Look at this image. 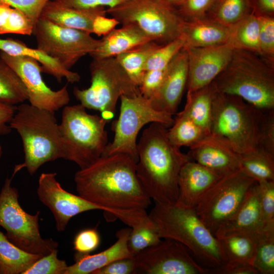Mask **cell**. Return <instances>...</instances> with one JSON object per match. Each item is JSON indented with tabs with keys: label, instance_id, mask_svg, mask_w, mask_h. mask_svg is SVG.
Wrapping results in <instances>:
<instances>
[{
	"label": "cell",
	"instance_id": "cell-1",
	"mask_svg": "<svg viewBox=\"0 0 274 274\" xmlns=\"http://www.w3.org/2000/svg\"><path fill=\"white\" fill-rule=\"evenodd\" d=\"M136 163L127 154L101 155L76 173L79 195L109 214L107 220L117 219L132 227L148 216L151 203L138 179Z\"/></svg>",
	"mask_w": 274,
	"mask_h": 274
},
{
	"label": "cell",
	"instance_id": "cell-2",
	"mask_svg": "<svg viewBox=\"0 0 274 274\" xmlns=\"http://www.w3.org/2000/svg\"><path fill=\"white\" fill-rule=\"evenodd\" d=\"M167 131L161 124L150 123L143 130L136 147L138 179L149 197L160 204L177 202L180 170L192 160L169 142Z\"/></svg>",
	"mask_w": 274,
	"mask_h": 274
},
{
	"label": "cell",
	"instance_id": "cell-3",
	"mask_svg": "<svg viewBox=\"0 0 274 274\" xmlns=\"http://www.w3.org/2000/svg\"><path fill=\"white\" fill-rule=\"evenodd\" d=\"M149 216L161 239H173L182 244L206 268H214L226 263L218 239L203 223L194 208L178 202L155 203Z\"/></svg>",
	"mask_w": 274,
	"mask_h": 274
},
{
	"label": "cell",
	"instance_id": "cell-4",
	"mask_svg": "<svg viewBox=\"0 0 274 274\" xmlns=\"http://www.w3.org/2000/svg\"><path fill=\"white\" fill-rule=\"evenodd\" d=\"M212 82L218 92L239 96L260 110L274 109V62L257 53L234 49Z\"/></svg>",
	"mask_w": 274,
	"mask_h": 274
},
{
	"label": "cell",
	"instance_id": "cell-5",
	"mask_svg": "<svg viewBox=\"0 0 274 274\" xmlns=\"http://www.w3.org/2000/svg\"><path fill=\"white\" fill-rule=\"evenodd\" d=\"M19 134L24 160L15 166L13 176L23 168L31 175L44 163L63 158L59 124L55 111L21 104L9 123Z\"/></svg>",
	"mask_w": 274,
	"mask_h": 274
},
{
	"label": "cell",
	"instance_id": "cell-6",
	"mask_svg": "<svg viewBox=\"0 0 274 274\" xmlns=\"http://www.w3.org/2000/svg\"><path fill=\"white\" fill-rule=\"evenodd\" d=\"M82 105L65 106L59 124L63 159L84 168L99 158L108 144L106 125L101 116L88 114Z\"/></svg>",
	"mask_w": 274,
	"mask_h": 274
},
{
	"label": "cell",
	"instance_id": "cell-7",
	"mask_svg": "<svg viewBox=\"0 0 274 274\" xmlns=\"http://www.w3.org/2000/svg\"><path fill=\"white\" fill-rule=\"evenodd\" d=\"M262 110L239 96L217 91L210 134L225 140L240 155L252 152L257 148Z\"/></svg>",
	"mask_w": 274,
	"mask_h": 274
},
{
	"label": "cell",
	"instance_id": "cell-8",
	"mask_svg": "<svg viewBox=\"0 0 274 274\" xmlns=\"http://www.w3.org/2000/svg\"><path fill=\"white\" fill-rule=\"evenodd\" d=\"M91 85L84 89L74 87L73 93L86 109L99 111L108 121L114 116L117 101L122 95L140 93L115 57L93 59L90 64Z\"/></svg>",
	"mask_w": 274,
	"mask_h": 274
},
{
	"label": "cell",
	"instance_id": "cell-9",
	"mask_svg": "<svg viewBox=\"0 0 274 274\" xmlns=\"http://www.w3.org/2000/svg\"><path fill=\"white\" fill-rule=\"evenodd\" d=\"M106 12L119 24H136L160 45L180 37L185 21L177 8L160 0H127Z\"/></svg>",
	"mask_w": 274,
	"mask_h": 274
},
{
	"label": "cell",
	"instance_id": "cell-10",
	"mask_svg": "<svg viewBox=\"0 0 274 274\" xmlns=\"http://www.w3.org/2000/svg\"><path fill=\"white\" fill-rule=\"evenodd\" d=\"M12 178H6L0 193V226L8 240L30 253L46 255L58 246L52 238H43L40 232V212L31 215L20 206L17 189L11 185Z\"/></svg>",
	"mask_w": 274,
	"mask_h": 274
},
{
	"label": "cell",
	"instance_id": "cell-11",
	"mask_svg": "<svg viewBox=\"0 0 274 274\" xmlns=\"http://www.w3.org/2000/svg\"><path fill=\"white\" fill-rule=\"evenodd\" d=\"M119 117L113 124L114 139L108 143L102 155L127 154L137 161V137L146 124L152 123L170 127L174 122L173 115L155 110L150 100L141 94L134 96L122 95Z\"/></svg>",
	"mask_w": 274,
	"mask_h": 274
},
{
	"label": "cell",
	"instance_id": "cell-12",
	"mask_svg": "<svg viewBox=\"0 0 274 274\" xmlns=\"http://www.w3.org/2000/svg\"><path fill=\"white\" fill-rule=\"evenodd\" d=\"M255 181L239 168L221 177L200 196L194 209L214 235L235 213Z\"/></svg>",
	"mask_w": 274,
	"mask_h": 274
},
{
	"label": "cell",
	"instance_id": "cell-13",
	"mask_svg": "<svg viewBox=\"0 0 274 274\" xmlns=\"http://www.w3.org/2000/svg\"><path fill=\"white\" fill-rule=\"evenodd\" d=\"M32 34L38 49L69 70L80 58L91 53L99 42L86 32L61 26L41 17Z\"/></svg>",
	"mask_w": 274,
	"mask_h": 274
},
{
	"label": "cell",
	"instance_id": "cell-14",
	"mask_svg": "<svg viewBox=\"0 0 274 274\" xmlns=\"http://www.w3.org/2000/svg\"><path fill=\"white\" fill-rule=\"evenodd\" d=\"M179 242L165 239L134 255L135 273L208 274L202 266Z\"/></svg>",
	"mask_w": 274,
	"mask_h": 274
},
{
	"label": "cell",
	"instance_id": "cell-15",
	"mask_svg": "<svg viewBox=\"0 0 274 274\" xmlns=\"http://www.w3.org/2000/svg\"><path fill=\"white\" fill-rule=\"evenodd\" d=\"M2 58L17 74L24 84L30 104L56 111L66 106L70 100L67 84L54 91L49 87L41 75L40 64L36 59L25 56H11L0 52Z\"/></svg>",
	"mask_w": 274,
	"mask_h": 274
},
{
	"label": "cell",
	"instance_id": "cell-16",
	"mask_svg": "<svg viewBox=\"0 0 274 274\" xmlns=\"http://www.w3.org/2000/svg\"><path fill=\"white\" fill-rule=\"evenodd\" d=\"M56 173H43L38 182L37 194L40 200L52 212L58 231L65 229L70 220L83 212L102 210L80 195L64 190L56 180Z\"/></svg>",
	"mask_w": 274,
	"mask_h": 274
},
{
	"label": "cell",
	"instance_id": "cell-17",
	"mask_svg": "<svg viewBox=\"0 0 274 274\" xmlns=\"http://www.w3.org/2000/svg\"><path fill=\"white\" fill-rule=\"evenodd\" d=\"M184 48L188 56L187 93L212 82L229 62L234 49L230 42L216 46Z\"/></svg>",
	"mask_w": 274,
	"mask_h": 274
},
{
	"label": "cell",
	"instance_id": "cell-18",
	"mask_svg": "<svg viewBox=\"0 0 274 274\" xmlns=\"http://www.w3.org/2000/svg\"><path fill=\"white\" fill-rule=\"evenodd\" d=\"M189 148L188 154L192 160L220 176L239 168L240 154L221 138L206 135Z\"/></svg>",
	"mask_w": 274,
	"mask_h": 274
},
{
	"label": "cell",
	"instance_id": "cell-19",
	"mask_svg": "<svg viewBox=\"0 0 274 274\" xmlns=\"http://www.w3.org/2000/svg\"><path fill=\"white\" fill-rule=\"evenodd\" d=\"M188 79V56L183 48L168 64L156 97L151 101L156 110L173 115L179 105Z\"/></svg>",
	"mask_w": 274,
	"mask_h": 274
},
{
	"label": "cell",
	"instance_id": "cell-20",
	"mask_svg": "<svg viewBox=\"0 0 274 274\" xmlns=\"http://www.w3.org/2000/svg\"><path fill=\"white\" fill-rule=\"evenodd\" d=\"M221 177L198 163L189 160L179 174L177 202L194 208L200 196Z\"/></svg>",
	"mask_w": 274,
	"mask_h": 274
},
{
	"label": "cell",
	"instance_id": "cell-21",
	"mask_svg": "<svg viewBox=\"0 0 274 274\" xmlns=\"http://www.w3.org/2000/svg\"><path fill=\"white\" fill-rule=\"evenodd\" d=\"M217 231H236L255 235L269 234L263 229L257 181L248 190L235 213Z\"/></svg>",
	"mask_w": 274,
	"mask_h": 274
},
{
	"label": "cell",
	"instance_id": "cell-22",
	"mask_svg": "<svg viewBox=\"0 0 274 274\" xmlns=\"http://www.w3.org/2000/svg\"><path fill=\"white\" fill-rule=\"evenodd\" d=\"M106 14L105 8L79 9L57 1L49 0L44 7L41 17L61 26L91 34L95 18Z\"/></svg>",
	"mask_w": 274,
	"mask_h": 274
},
{
	"label": "cell",
	"instance_id": "cell-23",
	"mask_svg": "<svg viewBox=\"0 0 274 274\" xmlns=\"http://www.w3.org/2000/svg\"><path fill=\"white\" fill-rule=\"evenodd\" d=\"M131 228L117 231V241L99 253L90 255L76 253L74 264L67 266L64 274H92L95 270L117 259L133 256L129 251L128 241Z\"/></svg>",
	"mask_w": 274,
	"mask_h": 274
},
{
	"label": "cell",
	"instance_id": "cell-24",
	"mask_svg": "<svg viewBox=\"0 0 274 274\" xmlns=\"http://www.w3.org/2000/svg\"><path fill=\"white\" fill-rule=\"evenodd\" d=\"M149 41L150 38L136 24H125L104 36L89 55L93 59L115 57Z\"/></svg>",
	"mask_w": 274,
	"mask_h": 274
},
{
	"label": "cell",
	"instance_id": "cell-25",
	"mask_svg": "<svg viewBox=\"0 0 274 274\" xmlns=\"http://www.w3.org/2000/svg\"><path fill=\"white\" fill-rule=\"evenodd\" d=\"M231 26L223 25L206 16L185 20L181 36L184 47H202L221 45L228 42Z\"/></svg>",
	"mask_w": 274,
	"mask_h": 274
},
{
	"label": "cell",
	"instance_id": "cell-26",
	"mask_svg": "<svg viewBox=\"0 0 274 274\" xmlns=\"http://www.w3.org/2000/svg\"><path fill=\"white\" fill-rule=\"evenodd\" d=\"M0 51L11 56H25L36 59L40 63L42 72L51 75L59 83L63 78L72 84L80 80L78 73L65 68L57 60L37 48H30L19 40L0 38Z\"/></svg>",
	"mask_w": 274,
	"mask_h": 274
},
{
	"label": "cell",
	"instance_id": "cell-27",
	"mask_svg": "<svg viewBox=\"0 0 274 274\" xmlns=\"http://www.w3.org/2000/svg\"><path fill=\"white\" fill-rule=\"evenodd\" d=\"M268 235L271 234L255 235L236 231L215 233L226 257V263L252 266L257 244Z\"/></svg>",
	"mask_w": 274,
	"mask_h": 274
},
{
	"label": "cell",
	"instance_id": "cell-28",
	"mask_svg": "<svg viewBox=\"0 0 274 274\" xmlns=\"http://www.w3.org/2000/svg\"><path fill=\"white\" fill-rule=\"evenodd\" d=\"M217 89L211 82L193 92L187 93L185 107L186 114L206 135L210 134L212 104Z\"/></svg>",
	"mask_w": 274,
	"mask_h": 274
},
{
	"label": "cell",
	"instance_id": "cell-29",
	"mask_svg": "<svg viewBox=\"0 0 274 274\" xmlns=\"http://www.w3.org/2000/svg\"><path fill=\"white\" fill-rule=\"evenodd\" d=\"M43 256L21 249L0 231V274H22Z\"/></svg>",
	"mask_w": 274,
	"mask_h": 274
},
{
	"label": "cell",
	"instance_id": "cell-30",
	"mask_svg": "<svg viewBox=\"0 0 274 274\" xmlns=\"http://www.w3.org/2000/svg\"><path fill=\"white\" fill-rule=\"evenodd\" d=\"M160 46L149 41L115 57L138 87L146 72L145 67L148 58Z\"/></svg>",
	"mask_w": 274,
	"mask_h": 274
},
{
	"label": "cell",
	"instance_id": "cell-31",
	"mask_svg": "<svg viewBox=\"0 0 274 274\" xmlns=\"http://www.w3.org/2000/svg\"><path fill=\"white\" fill-rule=\"evenodd\" d=\"M228 42L232 44L234 49L247 50L260 54L259 22L254 12L252 11L231 26Z\"/></svg>",
	"mask_w": 274,
	"mask_h": 274
},
{
	"label": "cell",
	"instance_id": "cell-32",
	"mask_svg": "<svg viewBox=\"0 0 274 274\" xmlns=\"http://www.w3.org/2000/svg\"><path fill=\"white\" fill-rule=\"evenodd\" d=\"M252 11L250 0H214L206 16L230 27Z\"/></svg>",
	"mask_w": 274,
	"mask_h": 274
},
{
	"label": "cell",
	"instance_id": "cell-33",
	"mask_svg": "<svg viewBox=\"0 0 274 274\" xmlns=\"http://www.w3.org/2000/svg\"><path fill=\"white\" fill-rule=\"evenodd\" d=\"M239 168L256 181H274V156L259 149L241 154Z\"/></svg>",
	"mask_w": 274,
	"mask_h": 274
},
{
	"label": "cell",
	"instance_id": "cell-34",
	"mask_svg": "<svg viewBox=\"0 0 274 274\" xmlns=\"http://www.w3.org/2000/svg\"><path fill=\"white\" fill-rule=\"evenodd\" d=\"M27 99V91L22 81L0 57V102L15 106Z\"/></svg>",
	"mask_w": 274,
	"mask_h": 274
},
{
	"label": "cell",
	"instance_id": "cell-35",
	"mask_svg": "<svg viewBox=\"0 0 274 274\" xmlns=\"http://www.w3.org/2000/svg\"><path fill=\"white\" fill-rule=\"evenodd\" d=\"M206 134L186 114H178L174 122L167 129V136L175 147H189L201 140Z\"/></svg>",
	"mask_w": 274,
	"mask_h": 274
},
{
	"label": "cell",
	"instance_id": "cell-36",
	"mask_svg": "<svg viewBox=\"0 0 274 274\" xmlns=\"http://www.w3.org/2000/svg\"><path fill=\"white\" fill-rule=\"evenodd\" d=\"M161 241L155 225L148 214L144 219L131 227L128 247L130 252L135 255Z\"/></svg>",
	"mask_w": 274,
	"mask_h": 274
},
{
	"label": "cell",
	"instance_id": "cell-37",
	"mask_svg": "<svg viewBox=\"0 0 274 274\" xmlns=\"http://www.w3.org/2000/svg\"><path fill=\"white\" fill-rule=\"evenodd\" d=\"M184 46V40L181 36L167 44L160 46L148 58L145 67V72L166 68Z\"/></svg>",
	"mask_w": 274,
	"mask_h": 274
},
{
	"label": "cell",
	"instance_id": "cell-38",
	"mask_svg": "<svg viewBox=\"0 0 274 274\" xmlns=\"http://www.w3.org/2000/svg\"><path fill=\"white\" fill-rule=\"evenodd\" d=\"M257 182L263 229L268 233L274 234V181Z\"/></svg>",
	"mask_w": 274,
	"mask_h": 274
},
{
	"label": "cell",
	"instance_id": "cell-39",
	"mask_svg": "<svg viewBox=\"0 0 274 274\" xmlns=\"http://www.w3.org/2000/svg\"><path fill=\"white\" fill-rule=\"evenodd\" d=\"M253 266L259 273H274V234L266 235L259 241Z\"/></svg>",
	"mask_w": 274,
	"mask_h": 274
},
{
	"label": "cell",
	"instance_id": "cell-40",
	"mask_svg": "<svg viewBox=\"0 0 274 274\" xmlns=\"http://www.w3.org/2000/svg\"><path fill=\"white\" fill-rule=\"evenodd\" d=\"M256 14L257 15L259 22L260 54L267 59L274 62L273 16Z\"/></svg>",
	"mask_w": 274,
	"mask_h": 274
},
{
	"label": "cell",
	"instance_id": "cell-41",
	"mask_svg": "<svg viewBox=\"0 0 274 274\" xmlns=\"http://www.w3.org/2000/svg\"><path fill=\"white\" fill-rule=\"evenodd\" d=\"M58 250L43 256L26 269L22 274H64L67 265L57 257Z\"/></svg>",
	"mask_w": 274,
	"mask_h": 274
},
{
	"label": "cell",
	"instance_id": "cell-42",
	"mask_svg": "<svg viewBox=\"0 0 274 274\" xmlns=\"http://www.w3.org/2000/svg\"><path fill=\"white\" fill-rule=\"evenodd\" d=\"M257 149L274 156V109L262 110Z\"/></svg>",
	"mask_w": 274,
	"mask_h": 274
},
{
	"label": "cell",
	"instance_id": "cell-43",
	"mask_svg": "<svg viewBox=\"0 0 274 274\" xmlns=\"http://www.w3.org/2000/svg\"><path fill=\"white\" fill-rule=\"evenodd\" d=\"M34 26L32 21L22 12L11 7L1 35L15 33L30 36L33 33Z\"/></svg>",
	"mask_w": 274,
	"mask_h": 274
},
{
	"label": "cell",
	"instance_id": "cell-44",
	"mask_svg": "<svg viewBox=\"0 0 274 274\" xmlns=\"http://www.w3.org/2000/svg\"><path fill=\"white\" fill-rule=\"evenodd\" d=\"M167 68V67L162 70L146 71L139 86L141 94L151 101L153 100L157 95L162 85Z\"/></svg>",
	"mask_w": 274,
	"mask_h": 274
},
{
	"label": "cell",
	"instance_id": "cell-45",
	"mask_svg": "<svg viewBox=\"0 0 274 274\" xmlns=\"http://www.w3.org/2000/svg\"><path fill=\"white\" fill-rule=\"evenodd\" d=\"M49 0H0V4L7 5L22 12L34 26L41 17L42 12Z\"/></svg>",
	"mask_w": 274,
	"mask_h": 274
},
{
	"label": "cell",
	"instance_id": "cell-46",
	"mask_svg": "<svg viewBox=\"0 0 274 274\" xmlns=\"http://www.w3.org/2000/svg\"><path fill=\"white\" fill-rule=\"evenodd\" d=\"M100 241V235L96 228L84 229L76 235L74 248L77 254H88L98 248Z\"/></svg>",
	"mask_w": 274,
	"mask_h": 274
},
{
	"label": "cell",
	"instance_id": "cell-47",
	"mask_svg": "<svg viewBox=\"0 0 274 274\" xmlns=\"http://www.w3.org/2000/svg\"><path fill=\"white\" fill-rule=\"evenodd\" d=\"M214 0H183L177 9L185 20L205 16Z\"/></svg>",
	"mask_w": 274,
	"mask_h": 274
},
{
	"label": "cell",
	"instance_id": "cell-48",
	"mask_svg": "<svg viewBox=\"0 0 274 274\" xmlns=\"http://www.w3.org/2000/svg\"><path fill=\"white\" fill-rule=\"evenodd\" d=\"M135 273L134 255L120 258L99 268L92 274H132Z\"/></svg>",
	"mask_w": 274,
	"mask_h": 274
},
{
	"label": "cell",
	"instance_id": "cell-49",
	"mask_svg": "<svg viewBox=\"0 0 274 274\" xmlns=\"http://www.w3.org/2000/svg\"><path fill=\"white\" fill-rule=\"evenodd\" d=\"M61 2L68 6L79 9H93L96 8H113L127 0H54Z\"/></svg>",
	"mask_w": 274,
	"mask_h": 274
},
{
	"label": "cell",
	"instance_id": "cell-50",
	"mask_svg": "<svg viewBox=\"0 0 274 274\" xmlns=\"http://www.w3.org/2000/svg\"><path fill=\"white\" fill-rule=\"evenodd\" d=\"M211 274H259L257 270L250 265L229 264L225 263L219 267L209 269Z\"/></svg>",
	"mask_w": 274,
	"mask_h": 274
},
{
	"label": "cell",
	"instance_id": "cell-51",
	"mask_svg": "<svg viewBox=\"0 0 274 274\" xmlns=\"http://www.w3.org/2000/svg\"><path fill=\"white\" fill-rule=\"evenodd\" d=\"M118 24V21L112 17L108 18L106 15L98 16L93 23V33L98 36H104L115 28Z\"/></svg>",
	"mask_w": 274,
	"mask_h": 274
},
{
	"label": "cell",
	"instance_id": "cell-52",
	"mask_svg": "<svg viewBox=\"0 0 274 274\" xmlns=\"http://www.w3.org/2000/svg\"><path fill=\"white\" fill-rule=\"evenodd\" d=\"M17 107L0 102V135L10 132L9 123L13 117Z\"/></svg>",
	"mask_w": 274,
	"mask_h": 274
},
{
	"label": "cell",
	"instance_id": "cell-53",
	"mask_svg": "<svg viewBox=\"0 0 274 274\" xmlns=\"http://www.w3.org/2000/svg\"><path fill=\"white\" fill-rule=\"evenodd\" d=\"M252 11L257 14L273 16L274 0H250Z\"/></svg>",
	"mask_w": 274,
	"mask_h": 274
},
{
	"label": "cell",
	"instance_id": "cell-54",
	"mask_svg": "<svg viewBox=\"0 0 274 274\" xmlns=\"http://www.w3.org/2000/svg\"><path fill=\"white\" fill-rule=\"evenodd\" d=\"M170 4L177 8L183 0H160Z\"/></svg>",
	"mask_w": 274,
	"mask_h": 274
},
{
	"label": "cell",
	"instance_id": "cell-55",
	"mask_svg": "<svg viewBox=\"0 0 274 274\" xmlns=\"http://www.w3.org/2000/svg\"><path fill=\"white\" fill-rule=\"evenodd\" d=\"M2 154H3V151H2V147L1 146V144H0V158L2 155Z\"/></svg>",
	"mask_w": 274,
	"mask_h": 274
}]
</instances>
